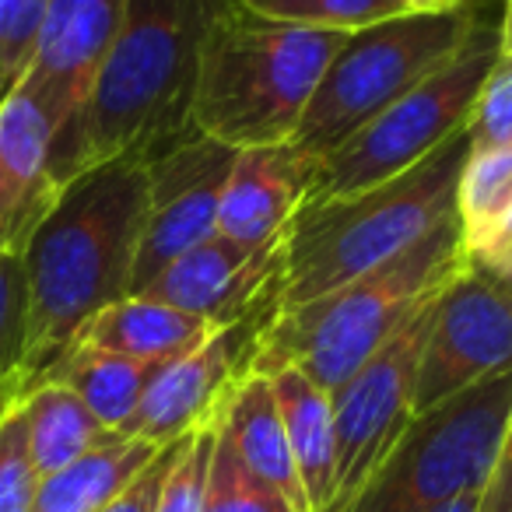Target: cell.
Returning a JSON list of instances; mask_svg holds the SVG:
<instances>
[{
    "instance_id": "obj_1",
    "label": "cell",
    "mask_w": 512,
    "mask_h": 512,
    "mask_svg": "<svg viewBox=\"0 0 512 512\" xmlns=\"http://www.w3.org/2000/svg\"><path fill=\"white\" fill-rule=\"evenodd\" d=\"M144 211L148 162L113 158L67 179L32 228L22 249L29 390L95 313L134 295Z\"/></svg>"
},
{
    "instance_id": "obj_2",
    "label": "cell",
    "mask_w": 512,
    "mask_h": 512,
    "mask_svg": "<svg viewBox=\"0 0 512 512\" xmlns=\"http://www.w3.org/2000/svg\"><path fill=\"white\" fill-rule=\"evenodd\" d=\"M232 0H127L109 57L74 127L53 144V179L113 158L151 162L190 134L200 57Z\"/></svg>"
},
{
    "instance_id": "obj_3",
    "label": "cell",
    "mask_w": 512,
    "mask_h": 512,
    "mask_svg": "<svg viewBox=\"0 0 512 512\" xmlns=\"http://www.w3.org/2000/svg\"><path fill=\"white\" fill-rule=\"evenodd\" d=\"M467 271L456 214L414 242L390 264L334 288L313 302L278 309L260 327L249 372L274 376L299 369L320 390L334 393L407 327L414 313L439 299Z\"/></svg>"
},
{
    "instance_id": "obj_4",
    "label": "cell",
    "mask_w": 512,
    "mask_h": 512,
    "mask_svg": "<svg viewBox=\"0 0 512 512\" xmlns=\"http://www.w3.org/2000/svg\"><path fill=\"white\" fill-rule=\"evenodd\" d=\"M470 155L467 130L400 176L330 200H306L285 235L278 309L313 302L393 256L453 218L456 179ZM274 309V313H278Z\"/></svg>"
},
{
    "instance_id": "obj_5",
    "label": "cell",
    "mask_w": 512,
    "mask_h": 512,
    "mask_svg": "<svg viewBox=\"0 0 512 512\" xmlns=\"http://www.w3.org/2000/svg\"><path fill=\"white\" fill-rule=\"evenodd\" d=\"M351 32L253 18L232 0L200 57L190 127L228 148L292 144L330 60Z\"/></svg>"
},
{
    "instance_id": "obj_6",
    "label": "cell",
    "mask_w": 512,
    "mask_h": 512,
    "mask_svg": "<svg viewBox=\"0 0 512 512\" xmlns=\"http://www.w3.org/2000/svg\"><path fill=\"white\" fill-rule=\"evenodd\" d=\"M484 15V0L453 11H414L344 39L292 137L302 158L330 155L355 130L456 57Z\"/></svg>"
},
{
    "instance_id": "obj_7",
    "label": "cell",
    "mask_w": 512,
    "mask_h": 512,
    "mask_svg": "<svg viewBox=\"0 0 512 512\" xmlns=\"http://www.w3.org/2000/svg\"><path fill=\"white\" fill-rule=\"evenodd\" d=\"M498 57H502V18H488L484 11L470 39L456 50L449 64L418 81L376 120L355 130L341 148L316 158L309 200L369 190L453 141L460 130H467L477 92Z\"/></svg>"
},
{
    "instance_id": "obj_8",
    "label": "cell",
    "mask_w": 512,
    "mask_h": 512,
    "mask_svg": "<svg viewBox=\"0 0 512 512\" xmlns=\"http://www.w3.org/2000/svg\"><path fill=\"white\" fill-rule=\"evenodd\" d=\"M512 414V369L414 414L344 512H432L488 484Z\"/></svg>"
},
{
    "instance_id": "obj_9",
    "label": "cell",
    "mask_w": 512,
    "mask_h": 512,
    "mask_svg": "<svg viewBox=\"0 0 512 512\" xmlns=\"http://www.w3.org/2000/svg\"><path fill=\"white\" fill-rule=\"evenodd\" d=\"M435 299L407 320L393 341H386L341 390L330 393L334 404V491L323 512H344L365 488L372 470L393 449L407 421L414 418V383L421 351L432 330Z\"/></svg>"
},
{
    "instance_id": "obj_10",
    "label": "cell",
    "mask_w": 512,
    "mask_h": 512,
    "mask_svg": "<svg viewBox=\"0 0 512 512\" xmlns=\"http://www.w3.org/2000/svg\"><path fill=\"white\" fill-rule=\"evenodd\" d=\"M512 369V285L498 274L467 271L435 299L421 351L414 414Z\"/></svg>"
},
{
    "instance_id": "obj_11",
    "label": "cell",
    "mask_w": 512,
    "mask_h": 512,
    "mask_svg": "<svg viewBox=\"0 0 512 512\" xmlns=\"http://www.w3.org/2000/svg\"><path fill=\"white\" fill-rule=\"evenodd\" d=\"M235 148L190 130L148 162V211L134 267V295L144 292L165 267L218 235V211Z\"/></svg>"
},
{
    "instance_id": "obj_12",
    "label": "cell",
    "mask_w": 512,
    "mask_h": 512,
    "mask_svg": "<svg viewBox=\"0 0 512 512\" xmlns=\"http://www.w3.org/2000/svg\"><path fill=\"white\" fill-rule=\"evenodd\" d=\"M281 267H285V239L274 246H242L218 232L176 256L137 295L200 316L211 327H232L253 316H274Z\"/></svg>"
},
{
    "instance_id": "obj_13",
    "label": "cell",
    "mask_w": 512,
    "mask_h": 512,
    "mask_svg": "<svg viewBox=\"0 0 512 512\" xmlns=\"http://www.w3.org/2000/svg\"><path fill=\"white\" fill-rule=\"evenodd\" d=\"M267 320L271 316H253L232 327H218L183 358L165 362L120 435H134L151 446H169L211 425L232 386L253 365L256 337Z\"/></svg>"
},
{
    "instance_id": "obj_14",
    "label": "cell",
    "mask_w": 512,
    "mask_h": 512,
    "mask_svg": "<svg viewBox=\"0 0 512 512\" xmlns=\"http://www.w3.org/2000/svg\"><path fill=\"white\" fill-rule=\"evenodd\" d=\"M123 8L127 0H50L36 53L18 88L29 92L53 120V144L74 127L85 109L109 46L120 32Z\"/></svg>"
},
{
    "instance_id": "obj_15",
    "label": "cell",
    "mask_w": 512,
    "mask_h": 512,
    "mask_svg": "<svg viewBox=\"0 0 512 512\" xmlns=\"http://www.w3.org/2000/svg\"><path fill=\"white\" fill-rule=\"evenodd\" d=\"M53 137L57 127L43 106L15 85L0 106V253H22L57 200Z\"/></svg>"
},
{
    "instance_id": "obj_16",
    "label": "cell",
    "mask_w": 512,
    "mask_h": 512,
    "mask_svg": "<svg viewBox=\"0 0 512 512\" xmlns=\"http://www.w3.org/2000/svg\"><path fill=\"white\" fill-rule=\"evenodd\" d=\"M313 190V162L292 144L235 151L218 211V232L242 246H274Z\"/></svg>"
},
{
    "instance_id": "obj_17",
    "label": "cell",
    "mask_w": 512,
    "mask_h": 512,
    "mask_svg": "<svg viewBox=\"0 0 512 512\" xmlns=\"http://www.w3.org/2000/svg\"><path fill=\"white\" fill-rule=\"evenodd\" d=\"M218 425L228 435L232 449L239 453V460L249 467V474H256L264 484H271L295 512H313L309 509L306 488L299 481V470H295L292 446H288L285 421H281L271 376L246 372L232 386L225 404H221Z\"/></svg>"
},
{
    "instance_id": "obj_18",
    "label": "cell",
    "mask_w": 512,
    "mask_h": 512,
    "mask_svg": "<svg viewBox=\"0 0 512 512\" xmlns=\"http://www.w3.org/2000/svg\"><path fill=\"white\" fill-rule=\"evenodd\" d=\"M218 327L207 320L155 302L148 295H127L102 313H95L78 334L81 348L109 351V355L137 358V362H176L186 351L204 344ZM71 344V348H74Z\"/></svg>"
},
{
    "instance_id": "obj_19",
    "label": "cell",
    "mask_w": 512,
    "mask_h": 512,
    "mask_svg": "<svg viewBox=\"0 0 512 512\" xmlns=\"http://www.w3.org/2000/svg\"><path fill=\"white\" fill-rule=\"evenodd\" d=\"M274 397H278V411L285 421L288 446H292V460L299 470V481L306 488L309 509L323 512L334 491V404L330 393L320 390L306 372L299 369H281L271 376Z\"/></svg>"
},
{
    "instance_id": "obj_20",
    "label": "cell",
    "mask_w": 512,
    "mask_h": 512,
    "mask_svg": "<svg viewBox=\"0 0 512 512\" xmlns=\"http://www.w3.org/2000/svg\"><path fill=\"white\" fill-rule=\"evenodd\" d=\"M158 449L162 446L116 432L92 453L78 456L57 474H46L39 481L32 512H99L155 460Z\"/></svg>"
},
{
    "instance_id": "obj_21",
    "label": "cell",
    "mask_w": 512,
    "mask_h": 512,
    "mask_svg": "<svg viewBox=\"0 0 512 512\" xmlns=\"http://www.w3.org/2000/svg\"><path fill=\"white\" fill-rule=\"evenodd\" d=\"M158 369H162L158 362H137V358L74 344L50 365V372L39 383H64L67 390L78 393L81 404L109 432H123V425L134 418L137 404H141L144 390L151 386Z\"/></svg>"
},
{
    "instance_id": "obj_22",
    "label": "cell",
    "mask_w": 512,
    "mask_h": 512,
    "mask_svg": "<svg viewBox=\"0 0 512 512\" xmlns=\"http://www.w3.org/2000/svg\"><path fill=\"white\" fill-rule=\"evenodd\" d=\"M18 404L25 414L32 463H36L39 477L57 474L60 467L92 453L95 446L116 435L64 383H36Z\"/></svg>"
},
{
    "instance_id": "obj_23",
    "label": "cell",
    "mask_w": 512,
    "mask_h": 512,
    "mask_svg": "<svg viewBox=\"0 0 512 512\" xmlns=\"http://www.w3.org/2000/svg\"><path fill=\"white\" fill-rule=\"evenodd\" d=\"M246 15L264 22L323 32H358L400 15H414L400 0H235Z\"/></svg>"
},
{
    "instance_id": "obj_24",
    "label": "cell",
    "mask_w": 512,
    "mask_h": 512,
    "mask_svg": "<svg viewBox=\"0 0 512 512\" xmlns=\"http://www.w3.org/2000/svg\"><path fill=\"white\" fill-rule=\"evenodd\" d=\"M512 207V144L470 151L456 179V221L460 235H474Z\"/></svg>"
},
{
    "instance_id": "obj_25",
    "label": "cell",
    "mask_w": 512,
    "mask_h": 512,
    "mask_svg": "<svg viewBox=\"0 0 512 512\" xmlns=\"http://www.w3.org/2000/svg\"><path fill=\"white\" fill-rule=\"evenodd\" d=\"M25 267L22 253H0V414L29 393L25 369Z\"/></svg>"
},
{
    "instance_id": "obj_26",
    "label": "cell",
    "mask_w": 512,
    "mask_h": 512,
    "mask_svg": "<svg viewBox=\"0 0 512 512\" xmlns=\"http://www.w3.org/2000/svg\"><path fill=\"white\" fill-rule=\"evenodd\" d=\"M214 425H218V418H214ZM200 512H295V509L271 484H264L256 474H249V467L239 460V453H235L228 435L218 425L211 470H207L204 509Z\"/></svg>"
},
{
    "instance_id": "obj_27",
    "label": "cell",
    "mask_w": 512,
    "mask_h": 512,
    "mask_svg": "<svg viewBox=\"0 0 512 512\" xmlns=\"http://www.w3.org/2000/svg\"><path fill=\"white\" fill-rule=\"evenodd\" d=\"M39 481L22 404H15L0 414V512H32Z\"/></svg>"
},
{
    "instance_id": "obj_28",
    "label": "cell",
    "mask_w": 512,
    "mask_h": 512,
    "mask_svg": "<svg viewBox=\"0 0 512 512\" xmlns=\"http://www.w3.org/2000/svg\"><path fill=\"white\" fill-rule=\"evenodd\" d=\"M214 435H218V425H214V421L186 435L183 446H179L176 463H172L169 477H165V484H162V495H158L155 512H200L204 509Z\"/></svg>"
},
{
    "instance_id": "obj_29",
    "label": "cell",
    "mask_w": 512,
    "mask_h": 512,
    "mask_svg": "<svg viewBox=\"0 0 512 512\" xmlns=\"http://www.w3.org/2000/svg\"><path fill=\"white\" fill-rule=\"evenodd\" d=\"M470 151H488L512 144V57L502 53L477 92L474 113L467 120Z\"/></svg>"
},
{
    "instance_id": "obj_30",
    "label": "cell",
    "mask_w": 512,
    "mask_h": 512,
    "mask_svg": "<svg viewBox=\"0 0 512 512\" xmlns=\"http://www.w3.org/2000/svg\"><path fill=\"white\" fill-rule=\"evenodd\" d=\"M50 0H0V74L22 81L36 53V39Z\"/></svg>"
},
{
    "instance_id": "obj_31",
    "label": "cell",
    "mask_w": 512,
    "mask_h": 512,
    "mask_svg": "<svg viewBox=\"0 0 512 512\" xmlns=\"http://www.w3.org/2000/svg\"><path fill=\"white\" fill-rule=\"evenodd\" d=\"M179 446H183V439L158 449L155 460H151L148 467H144L141 474H137L134 481L120 491V495L109 498L99 512H155L158 495H162V484H165V477H169L172 463H176V456H179Z\"/></svg>"
},
{
    "instance_id": "obj_32",
    "label": "cell",
    "mask_w": 512,
    "mask_h": 512,
    "mask_svg": "<svg viewBox=\"0 0 512 512\" xmlns=\"http://www.w3.org/2000/svg\"><path fill=\"white\" fill-rule=\"evenodd\" d=\"M463 253H467L470 267L509 281L512 278V207L505 214H498L491 225H484L481 232L463 235Z\"/></svg>"
},
{
    "instance_id": "obj_33",
    "label": "cell",
    "mask_w": 512,
    "mask_h": 512,
    "mask_svg": "<svg viewBox=\"0 0 512 512\" xmlns=\"http://www.w3.org/2000/svg\"><path fill=\"white\" fill-rule=\"evenodd\" d=\"M481 512H512V414L502 432V446H498L488 484L481 488Z\"/></svg>"
},
{
    "instance_id": "obj_34",
    "label": "cell",
    "mask_w": 512,
    "mask_h": 512,
    "mask_svg": "<svg viewBox=\"0 0 512 512\" xmlns=\"http://www.w3.org/2000/svg\"><path fill=\"white\" fill-rule=\"evenodd\" d=\"M407 11H453V8H467L474 0H400Z\"/></svg>"
},
{
    "instance_id": "obj_35",
    "label": "cell",
    "mask_w": 512,
    "mask_h": 512,
    "mask_svg": "<svg viewBox=\"0 0 512 512\" xmlns=\"http://www.w3.org/2000/svg\"><path fill=\"white\" fill-rule=\"evenodd\" d=\"M432 512H481V491H474V495H463V498H453V502L439 505V509Z\"/></svg>"
},
{
    "instance_id": "obj_36",
    "label": "cell",
    "mask_w": 512,
    "mask_h": 512,
    "mask_svg": "<svg viewBox=\"0 0 512 512\" xmlns=\"http://www.w3.org/2000/svg\"><path fill=\"white\" fill-rule=\"evenodd\" d=\"M502 53L512 57V0L502 4Z\"/></svg>"
},
{
    "instance_id": "obj_37",
    "label": "cell",
    "mask_w": 512,
    "mask_h": 512,
    "mask_svg": "<svg viewBox=\"0 0 512 512\" xmlns=\"http://www.w3.org/2000/svg\"><path fill=\"white\" fill-rule=\"evenodd\" d=\"M11 92H15V81H8L4 74H0V106H4V99H8Z\"/></svg>"
},
{
    "instance_id": "obj_38",
    "label": "cell",
    "mask_w": 512,
    "mask_h": 512,
    "mask_svg": "<svg viewBox=\"0 0 512 512\" xmlns=\"http://www.w3.org/2000/svg\"><path fill=\"white\" fill-rule=\"evenodd\" d=\"M509 285H512V278H509Z\"/></svg>"
}]
</instances>
